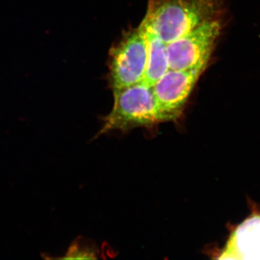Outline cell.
Returning <instances> with one entry per match:
<instances>
[{"instance_id": "6da1fadb", "label": "cell", "mask_w": 260, "mask_h": 260, "mask_svg": "<svg viewBox=\"0 0 260 260\" xmlns=\"http://www.w3.org/2000/svg\"><path fill=\"white\" fill-rule=\"evenodd\" d=\"M221 8L220 0H149L141 23L146 30L169 44L220 18Z\"/></svg>"}, {"instance_id": "7a4b0ae2", "label": "cell", "mask_w": 260, "mask_h": 260, "mask_svg": "<svg viewBox=\"0 0 260 260\" xmlns=\"http://www.w3.org/2000/svg\"><path fill=\"white\" fill-rule=\"evenodd\" d=\"M114 99L112 112L104 118V125L97 136L112 130L128 131L164 122L152 87L145 82L114 93Z\"/></svg>"}, {"instance_id": "3957f363", "label": "cell", "mask_w": 260, "mask_h": 260, "mask_svg": "<svg viewBox=\"0 0 260 260\" xmlns=\"http://www.w3.org/2000/svg\"><path fill=\"white\" fill-rule=\"evenodd\" d=\"M147 40L142 23L129 29L109 51V83L113 93L144 80Z\"/></svg>"}, {"instance_id": "ba28073f", "label": "cell", "mask_w": 260, "mask_h": 260, "mask_svg": "<svg viewBox=\"0 0 260 260\" xmlns=\"http://www.w3.org/2000/svg\"><path fill=\"white\" fill-rule=\"evenodd\" d=\"M95 254L91 249L81 244V242H75L70 246L65 256L61 259H92L95 258Z\"/></svg>"}, {"instance_id": "277c9868", "label": "cell", "mask_w": 260, "mask_h": 260, "mask_svg": "<svg viewBox=\"0 0 260 260\" xmlns=\"http://www.w3.org/2000/svg\"><path fill=\"white\" fill-rule=\"evenodd\" d=\"M221 30V20L215 19L167 44L169 69L208 68Z\"/></svg>"}, {"instance_id": "5b68a950", "label": "cell", "mask_w": 260, "mask_h": 260, "mask_svg": "<svg viewBox=\"0 0 260 260\" xmlns=\"http://www.w3.org/2000/svg\"><path fill=\"white\" fill-rule=\"evenodd\" d=\"M206 68L169 69L152 86L154 99L164 121L179 119L193 89Z\"/></svg>"}, {"instance_id": "8992f818", "label": "cell", "mask_w": 260, "mask_h": 260, "mask_svg": "<svg viewBox=\"0 0 260 260\" xmlns=\"http://www.w3.org/2000/svg\"><path fill=\"white\" fill-rule=\"evenodd\" d=\"M220 259H260V213L251 215L234 231Z\"/></svg>"}, {"instance_id": "52a82bcc", "label": "cell", "mask_w": 260, "mask_h": 260, "mask_svg": "<svg viewBox=\"0 0 260 260\" xmlns=\"http://www.w3.org/2000/svg\"><path fill=\"white\" fill-rule=\"evenodd\" d=\"M144 30L147 40V62L143 82L152 87L169 70L167 44L155 34L145 28Z\"/></svg>"}]
</instances>
